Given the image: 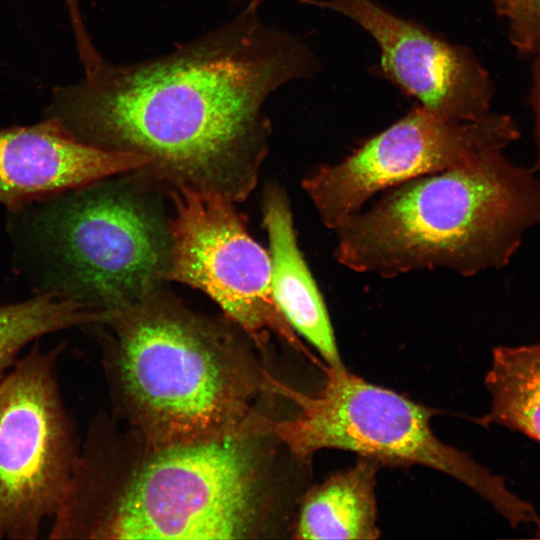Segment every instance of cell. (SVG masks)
<instances>
[{"label": "cell", "instance_id": "cell-1", "mask_svg": "<svg viewBox=\"0 0 540 540\" xmlns=\"http://www.w3.org/2000/svg\"><path fill=\"white\" fill-rule=\"evenodd\" d=\"M315 68L302 41L245 8L168 54L127 65L103 60L54 92L50 116L83 142L149 159L140 172L170 189L240 202L268 149L264 102Z\"/></svg>", "mask_w": 540, "mask_h": 540}, {"label": "cell", "instance_id": "cell-2", "mask_svg": "<svg viewBox=\"0 0 540 540\" xmlns=\"http://www.w3.org/2000/svg\"><path fill=\"white\" fill-rule=\"evenodd\" d=\"M268 420L222 437L150 446L130 477L80 451L50 539H241L268 508Z\"/></svg>", "mask_w": 540, "mask_h": 540}, {"label": "cell", "instance_id": "cell-3", "mask_svg": "<svg viewBox=\"0 0 540 540\" xmlns=\"http://www.w3.org/2000/svg\"><path fill=\"white\" fill-rule=\"evenodd\" d=\"M539 224L540 179L492 150L393 187L334 230V255L384 278L435 268L474 276L507 265Z\"/></svg>", "mask_w": 540, "mask_h": 540}, {"label": "cell", "instance_id": "cell-4", "mask_svg": "<svg viewBox=\"0 0 540 540\" xmlns=\"http://www.w3.org/2000/svg\"><path fill=\"white\" fill-rule=\"evenodd\" d=\"M105 325L111 386L149 446L222 437L258 417L254 404L272 377L222 323L160 290Z\"/></svg>", "mask_w": 540, "mask_h": 540}, {"label": "cell", "instance_id": "cell-5", "mask_svg": "<svg viewBox=\"0 0 540 540\" xmlns=\"http://www.w3.org/2000/svg\"><path fill=\"white\" fill-rule=\"evenodd\" d=\"M108 177L46 200L30 224L47 290L113 313L168 281L171 235L161 205L136 180Z\"/></svg>", "mask_w": 540, "mask_h": 540}, {"label": "cell", "instance_id": "cell-6", "mask_svg": "<svg viewBox=\"0 0 540 540\" xmlns=\"http://www.w3.org/2000/svg\"><path fill=\"white\" fill-rule=\"evenodd\" d=\"M275 390L298 405L295 417L269 420L273 436L298 459L323 449L357 453L382 465L424 466L468 486L510 524H537L534 507L470 454L441 441L431 428L433 410L343 369L327 366L321 389L313 395L275 381Z\"/></svg>", "mask_w": 540, "mask_h": 540}, {"label": "cell", "instance_id": "cell-7", "mask_svg": "<svg viewBox=\"0 0 540 540\" xmlns=\"http://www.w3.org/2000/svg\"><path fill=\"white\" fill-rule=\"evenodd\" d=\"M66 344L39 340L0 379V539L35 540L56 514L80 447L58 380Z\"/></svg>", "mask_w": 540, "mask_h": 540}, {"label": "cell", "instance_id": "cell-8", "mask_svg": "<svg viewBox=\"0 0 540 540\" xmlns=\"http://www.w3.org/2000/svg\"><path fill=\"white\" fill-rule=\"evenodd\" d=\"M173 213L168 281L205 293L260 348L274 334L302 345L271 285V258L249 233L234 201L189 187L169 189Z\"/></svg>", "mask_w": 540, "mask_h": 540}, {"label": "cell", "instance_id": "cell-9", "mask_svg": "<svg viewBox=\"0 0 540 540\" xmlns=\"http://www.w3.org/2000/svg\"><path fill=\"white\" fill-rule=\"evenodd\" d=\"M520 136L509 115L442 119L421 106L368 139L336 164L314 167L302 180L322 223L335 230L376 193L504 150Z\"/></svg>", "mask_w": 540, "mask_h": 540}, {"label": "cell", "instance_id": "cell-10", "mask_svg": "<svg viewBox=\"0 0 540 540\" xmlns=\"http://www.w3.org/2000/svg\"><path fill=\"white\" fill-rule=\"evenodd\" d=\"M350 18L380 49V71L430 113L450 121L490 113L493 84L466 47L443 40L373 0H311Z\"/></svg>", "mask_w": 540, "mask_h": 540}, {"label": "cell", "instance_id": "cell-11", "mask_svg": "<svg viewBox=\"0 0 540 540\" xmlns=\"http://www.w3.org/2000/svg\"><path fill=\"white\" fill-rule=\"evenodd\" d=\"M149 164L138 154L81 141L53 116L0 129V203L11 211L21 209Z\"/></svg>", "mask_w": 540, "mask_h": 540}, {"label": "cell", "instance_id": "cell-12", "mask_svg": "<svg viewBox=\"0 0 540 540\" xmlns=\"http://www.w3.org/2000/svg\"><path fill=\"white\" fill-rule=\"evenodd\" d=\"M263 223L269 239L273 295L282 315L327 366L345 368L324 300L299 249L288 197L277 185L266 190Z\"/></svg>", "mask_w": 540, "mask_h": 540}, {"label": "cell", "instance_id": "cell-13", "mask_svg": "<svg viewBox=\"0 0 540 540\" xmlns=\"http://www.w3.org/2000/svg\"><path fill=\"white\" fill-rule=\"evenodd\" d=\"M380 464L360 457L350 468L336 472L305 495L298 514L297 539L379 538L376 474Z\"/></svg>", "mask_w": 540, "mask_h": 540}, {"label": "cell", "instance_id": "cell-14", "mask_svg": "<svg viewBox=\"0 0 540 540\" xmlns=\"http://www.w3.org/2000/svg\"><path fill=\"white\" fill-rule=\"evenodd\" d=\"M485 384L491 407L478 423L540 442V343L494 348Z\"/></svg>", "mask_w": 540, "mask_h": 540}, {"label": "cell", "instance_id": "cell-15", "mask_svg": "<svg viewBox=\"0 0 540 540\" xmlns=\"http://www.w3.org/2000/svg\"><path fill=\"white\" fill-rule=\"evenodd\" d=\"M103 321L104 312L56 292L0 304V379L25 348L43 336Z\"/></svg>", "mask_w": 540, "mask_h": 540}, {"label": "cell", "instance_id": "cell-16", "mask_svg": "<svg viewBox=\"0 0 540 540\" xmlns=\"http://www.w3.org/2000/svg\"><path fill=\"white\" fill-rule=\"evenodd\" d=\"M502 17L508 36L520 53L532 54L540 46V0H504Z\"/></svg>", "mask_w": 540, "mask_h": 540}, {"label": "cell", "instance_id": "cell-17", "mask_svg": "<svg viewBox=\"0 0 540 540\" xmlns=\"http://www.w3.org/2000/svg\"><path fill=\"white\" fill-rule=\"evenodd\" d=\"M536 60L533 73V85L531 92V105L535 119V136L537 143L536 170L540 173V46L536 50Z\"/></svg>", "mask_w": 540, "mask_h": 540}, {"label": "cell", "instance_id": "cell-18", "mask_svg": "<svg viewBox=\"0 0 540 540\" xmlns=\"http://www.w3.org/2000/svg\"><path fill=\"white\" fill-rule=\"evenodd\" d=\"M65 3L69 12L75 40L84 41L88 38L89 34L83 23L78 0H65Z\"/></svg>", "mask_w": 540, "mask_h": 540}, {"label": "cell", "instance_id": "cell-19", "mask_svg": "<svg viewBox=\"0 0 540 540\" xmlns=\"http://www.w3.org/2000/svg\"><path fill=\"white\" fill-rule=\"evenodd\" d=\"M231 1L241 6L242 9H245V8H258V6L264 0H231Z\"/></svg>", "mask_w": 540, "mask_h": 540}, {"label": "cell", "instance_id": "cell-20", "mask_svg": "<svg viewBox=\"0 0 540 540\" xmlns=\"http://www.w3.org/2000/svg\"><path fill=\"white\" fill-rule=\"evenodd\" d=\"M491 2L493 3L495 7L496 12L499 15H502L503 7H504V0H491Z\"/></svg>", "mask_w": 540, "mask_h": 540}, {"label": "cell", "instance_id": "cell-21", "mask_svg": "<svg viewBox=\"0 0 540 540\" xmlns=\"http://www.w3.org/2000/svg\"><path fill=\"white\" fill-rule=\"evenodd\" d=\"M536 536L540 537V522L537 524Z\"/></svg>", "mask_w": 540, "mask_h": 540}]
</instances>
